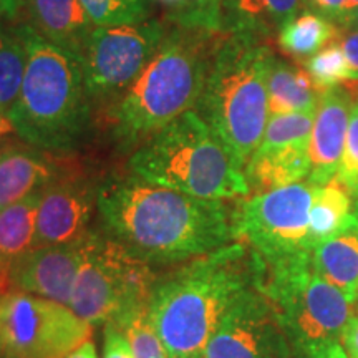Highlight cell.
<instances>
[{"label": "cell", "instance_id": "obj_1", "mask_svg": "<svg viewBox=\"0 0 358 358\" xmlns=\"http://www.w3.org/2000/svg\"><path fill=\"white\" fill-rule=\"evenodd\" d=\"M96 209L106 236L148 264L189 261L236 239V213L222 201L150 185L134 174L106 179Z\"/></svg>", "mask_w": 358, "mask_h": 358}, {"label": "cell", "instance_id": "obj_2", "mask_svg": "<svg viewBox=\"0 0 358 358\" xmlns=\"http://www.w3.org/2000/svg\"><path fill=\"white\" fill-rule=\"evenodd\" d=\"M266 262L232 243L156 279L148 317L168 358H203L222 317L245 290L262 284Z\"/></svg>", "mask_w": 358, "mask_h": 358}, {"label": "cell", "instance_id": "obj_3", "mask_svg": "<svg viewBox=\"0 0 358 358\" xmlns=\"http://www.w3.org/2000/svg\"><path fill=\"white\" fill-rule=\"evenodd\" d=\"M209 37L181 27L164 37L150 64L111 106L116 138L128 145L146 140L196 108L213 58Z\"/></svg>", "mask_w": 358, "mask_h": 358}, {"label": "cell", "instance_id": "obj_4", "mask_svg": "<svg viewBox=\"0 0 358 358\" xmlns=\"http://www.w3.org/2000/svg\"><path fill=\"white\" fill-rule=\"evenodd\" d=\"M27 48L19 100L8 115L13 129L30 145L48 151L70 150L90 122V96L82 62L25 25H13Z\"/></svg>", "mask_w": 358, "mask_h": 358}, {"label": "cell", "instance_id": "obj_5", "mask_svg": "<svg viewBox=\"0 0 358 358\" xmlns=\"http://www.w3.org/2000/svg\"><path fill=\"white\" fill-rule=\"evenodd\" d=\"M134 176L201 199L249 196L244 168L196 110L158 129L129 158Z\"/></svg>", "mask_w": 358, "mask_h": 358}, {"label": "cell", "instance_id": "obj_6", "mask_svg": "<svg viewBox=\"0 0 358 358\" xmlns=\"http://www.w3.org/2000/svg\"><path fill=\"white\" fill-rule=\"evenodd\" d=\"M271 48L231 34L213 52L196 111L245 168L268 122L267 70Z\"/></svg>", "mask_w": 358, "mask_h": 358}, {"label": "cell", "instance_id": "obj_7", "mask_svg": "<svg viewBox=\"0 0 358 358\" xmlns=\"http://www.w3.org/2000/svg\"><path fill=\"white\" fill-rule=\"evenodd\" d=\"M261 289L279 315L294 357L342 342L358 310L357 302L313 268L312 252L267 266Z\"/></svg>", "mask_w": 358, "mask_h": 358}, {"label": "cell", "instance_id": "obj_8", "mask_svg": "<svg viewBox=\"0 0 358 358\" xmlns=\"http://www.w3.org/2000/svg\"><path fill=\"white\" fill-rule=\"evenodd\" d=\"M155 282L150 264L110 236L88 231L69 307L90 325L118 324L129 313L148 308Z\"/></svg>", "mask_w": 358, "mask_h": 358}, {"label": "cell", "instance_id": "obj_9", "mask_svg": "<svg viewBox=\"0 0 358 358\" xmlns=\"http://www.w3.org/2000/svg\"><path fill=\"white\" fill-rule=\"evenodd\" d=\"M315 186L295 182L257 192L236 213V239L250 245L266 266L312 252L310 208Z\"/></svg>", "mask_w": 358, "mask_h": 358}, {"label": "cell", "instance_id": "obj_10", "mask_svg": "<svg viewBox=\"0 0 358 358\" xmlns=\"http://www.w3.org/2000/svg\"><path fill=\"white\" fill-rule=\"evenodd\" d=\"M92 327L69 306L20 292L0 295V340L3 355L65 358L90 340Z\"/></svg>", "mask_w": 358, "mask_h": 358}, {"label": "cell", "instance_id": "obj_11", "mask_svg": "<svg viewBox=\"0 0 358 358\" xmlns=\"http://www.w3.org/2000/svg\"><path fill=\"white\" fill-rule=\"evenodd\" d=\"M164 37L166 30L159 20L96 27L82 62L90 100L122 95L150 64Z\"/></svg>", "mask_w": 358, "mask_h": 358}, {"label": "cell", "instance_id": "obj_12", "mask_svg": "<svg viewBox=\"0 0 358 358\" xmlns=\"http://www.w3.org/2000/svg\"><path fill=\"white\" fill-rule=\"evenodd\" d=\"M274 306L261 284L245 290L222 317L203 358H292Z\"/></svg>", "mask_w": 358, "mask_h": 358}, {"label": "cell", "instance_id": "obj_13", "mask_svg": "<svg viewBox=\"0 0 358 358\" xmlns=\"http://www.w3.org/2000/svg\"><path fill=\"white\" fill-rule=\"evenodd\" d=\"M98 204V187L88 179L71 178L50 182L40 198L35 248L69 244L88 232Z\"/></svg>", "mask_w": 358, "mask_h": 358}, {"label": "cell", "instance_id": "obj_14", "mask_svg": "<svg viewBox=\"0 0 358 358\" xmlns=\"http://www.w3.org/2000/svg\"><path fill=\"white\" fill-rule=\"evenodd\" d=\"M85 236L69 244L29 250L13 264L8 285L20 292L70 306L75 280L83 264Z\"/></svg>", "mask_w": 358, "mask_h": 358}, {"label": "cell", "instance_id": "obj_15", "mask_svg": "<svg viewBox=\"0 0 358 358\" xmlns=\"http://www.w3.org/2000/svg\"><path fill=\"white\" fill-rule=\"evenodd\" d=\"M6 17L80 62L96 29L80 0H7Z\"/></svg>", "mask_w": 358, "mask_h": 358}, {"label": "cell", "instance_id": "obj_16", "mask_svg": "<svg viewBox=\"0 0 358 358\" xmlns=\"http://www.w3.org/2000/svg\"><path fill=\"white\" fill-rule=\"evenodd\" d=\"M353 101L355 100L348 88L335 87L320 92L308 146L310 173L307 182L313 186L327 185L338 171Z\"/></svg>", "mask_w": 358, "mask_h": 358}, {"label": "cell", "instance_id": "obj_17", "mask_svg": "<svg viewBox=\"0 0 358 358\" xmlns=\"http://www.w3.org/2000/svg\"><path fill=\"white\" fill-rule=\"evenodd\" d=\"M310 141L261 143L245 164L250 189L266 192L301 182L310 173Z\"/></svg>", "mask_w": 358, "mask_h": 358}, {"label": "cell", "instance_id": "obj_18", "mask_svg": "<svg viewBox=\"0 0 358 358\" xmlns=\"http://www.w3.org/2000/svg\"><path fill=\"white\" fill-rule=\"evenodd\" d=\"M319 275L357 302L358 290V219L350 214L343 227L312 250Z\"/></svg>", "mask_w": 358, "mask_h": 358}, {"label": "cell", "instance_id": "obj_19", "mask_svg": "<svg viewBox=\"0 0 358 358\" xmlns=\"http://www.w3.org/2000/svg\"><path fill=\"white\" fill-rule=\"evenodd\" d=\"M43 189L0 209V295L8 292L13 264L35 249V224Z\"/></svg>", "mask_w": 358, "mask_h": 358}, {"label": "cell", "instance_id": "obj_20", "mask_svg": "<svg viewBox=\"0 0 358 358\" xmlns=\"http://www.w3.org/2000/svg\"><path fill=\"white\" fill-rule=\"evenodd\" d=\"M55 171L43 156L24 148L0 150V209L53 182Z\"/></svg>", "mask_w": 358, "mask_h": 358}, {"label": "cell", "instance_id": "obj_21", "mask_svg": "<svg viewBox=\"0 0 358 358\" xmlns=\"http://www.w3.org/2000/svg\"><path fill=\"white\" fill-rule=\"evenodd\" d=\"M301 6L302 0H224L222 32L252 38L280 32Z\"/></svg>", "mask_w": 358, "mask_h": 358}, {"label": "cell", "instance_id": "obj_22", "mask_svg": "<svg viewBox=\"0 0 358 358\" xmlns=\"http://www.w3.org/2000/svg\"><path fill=\"white\" fill-rule=\"evenodd\" d=\"M267 96L268 115L272 116L315 111L320 92L307 70L272 55L267 70Z\"/></svg>", "mask_w": 358, "mask_h": 358}, {"label": "cell", "instance_id": "obj_23", "mask_svg": "<svg viewBox=\"0 0 358 358\" xmlns=\"http://www.w3.org/2000/svg\"><path fill=\"white\" fill-rule=\"evenodd\" d=\"M342 35L338 25L313 12H303L280 29L279 45L287 55L308 58L322 50L325 45L337 42Z\"/></svg>", "mask_w": 358, "mask_h": 358}, {"label": "cell", "instance_id": "obj_24", "mask_svg": "<svg viewBox=\"0 0 358 358\" xmlns=\"http://www.w3.org/2000/svg\"><path fill=\"white\" fill-rule=\"evenodd\" d=\"M352 196L337 179L324 186H315L310 208V245L312 250L342 229L350 216Z\"/></svg>", "mask_w": 358, "mask_h": 358}, {"label": "cell", "instance_id": "obj_25", "mask_svg": "<svg viewBox=\"0 0 358 358\" xmlns=\"http://www.w3.org/2000/svg\"><path fill=\"white\" fill-rule=\"evenodd\" d=\"M27 69V48L15 27H0V113L8 118L19 100Z\"/></svg>", "mask_w": 358, "mask_h": 358}, {"label": "cell", "instance_id": "obj_26", "mask_svg": "<svg viewBox=\"0 0 358 358\" xmlns=\"http://www.w3.org/2000/svg\"><path fill=\"white\" fill-rule=\"evenodd\" d=\"M95 27L140 24L148 20L150 0H80Z\"/></svg>", "mask_w": 358, "mask_h": 358}, {"label": "cell", "instance_id": "obj_27", "mask_svg": "<svg viewBox=\"0 0 358 358\" xmlns=\"http://www.w3.org/2000/svg\"><path fill=\"white\" fill-rule=\"evenodd\" d=\"M224 0H182L168 13V19L186 30L204 34L222 32Z\"/></svg>", "mask_w": 358, "mask_h": 358}, {"label": "cell", "instance_id": "obj_28", "mask_svg": "<svg viewBox=\"0 0 358 358\" xmlns=\"http://www.w3.org/2000/svg\"><path fill=\"white\" fill-rule=\"evenodd\" d=\"M307 71L319 92L338 87L343 82H352L350 71L338 40L325 45L322 50L307 60Z\"/></svg>", "mask_w": 358, "mask_h": 358}, {"label": "cell", "instance_id": "obj_29", "mask_svg": "<svg viewBox=\"0 0 358 358\" xmlns=\"http://www.w3.org/2000/svg\"><path fill=\"white\" fill-rule=\"evenodd\" d=\"M118 325L127 335L133 358H168L163 343L148 317V308L129 313L122 322H118Z\"/></svg>", "mask_w": 358, "mask_h": 358}, {"label": "cell", "instance_id": "obj_30", "mask_svg": "<svg viewBox=\"0 0 358 358\" xmlns=\"http://www.w3.org/2000/svg\"><path fill=\"white\" fill-rule=\"evenodd\" d=\"M334 179H337L340 185L350 192L352 198L358 196V100L352 105L345 150H343L338 171Z\"/></svg>", "mask_w": 358, "mask_h": 358}, {"label": "cell", "instance_id": "obj_31", "mask_svg": "<svg viewBox=\"0 0 358 358\" xmlns=\"http://www.w3.org/2000/svg\"><path fill=\"white\" fill-rule=\"evenodd\" d=\"M103 358H133L127 335H124L122 327L115 324V322L105 324Z\"/></svg>", "mask_w": 358, "mask_h": 358}, {"label": "cell", "instance_id": "obj_32", "mask_svg": "<svg viewBox=\"0 0 358 358\" xmlns=\"http://www.w3.org/2000/svg\"><path fill=\"white\" fill-rule=\"evenodd\" d=\"M302 3H306L310 12L334 22L338 27L345 19L347 0H302Z\"/></svg>", "mask_w": 358, "mask_h": 358}, {"label": "cell", "instance_id": "obj_33", "mask_svg": "<svg viewBox=\"0 0 358 358\" xmlns=\"http://www.w3.org/2000/svg\"><path fill=\"white\" fill-rule=\"evenodd\" d=\"M338 40L343 55H345L352 82H358V30H353V32L347 34L345 37Z\"/></svg>", "mask_w": 358, "mask_h": 358}, {"label": "cell", "instance_id": "obj_34", "mask_svg": "<svg viewBox=\"0 0 358 358\" xmlns=\"http://www.w3.org/2000/svg\"><path fill=\"white\" fill-rule=\"evenodd\" d=\"M294 358H350V357L347 355L342 342H332V343H327V345H322L319 348H313V350H308L306 353H301V355H295Z\"/></svg>", "mask_w": 358, "mask_h": 358}, {"label": "cell", "instance_id": "obj_35", "mask_svg": "<svg viewBox=\"0 0 358 358\" xmlns=\"http://www.w3.org/2000/svg\"><path fill=\"white\" fill-rule=\"evenodd\" d=\"M342 345L350 358H358V310L342 337Z\"/></svg>", "mask_w": 358, "mask_h": 358}, {"label": "cell", "instance_id": "obj_36", "mask_svg": "<svg viewBox=\"0 0 358 358\" xmlns=\"http://www.w3.org/2000/svg\"><path fill=\"white\" fill-rule=\"evenodd\" d=\"M65 358H98L95 343L92 340H87L78 348H75L73 352H70Z\"/></svg>", "mask_w": 358, "mask_h": 358}, {"label": "cell", "instance_id": "obj_37", "mask_svg": "<svg viewBox=\"0 0 358 358\" xmlns=\"http://www.w3.org/2000/svg\"><path fill=\"white\" fill-rule=\"evenodd\" d=\"M345 30V32H353V30H358V8L357 10H353L352 13H348V15L343 19L342 24H340V30Z\"/></svg>", "mask_w": 358, "mask_h": 358}, {"label": "cell", "instance_id": "obj_38", "mask_svg": "<svg viewBox=\"0 0 358 358\" xmlns=\"http://www.w3.org/2000/svg\"><path fill=\"white\" fill-rule=\"evenodd\" d=\"M12 131H15V129H13V124L10 122V118H7L6 115L0 113V140H2L3 136H7V134L12 133Z\"/></svg>", "mask_w": 358, "mask_h": 358}, {"label": "cell", "instance_id": "obj_39", "mask_svg": "<svg viewBox=\"0 0 358 358\" xmlns=\"http://www.w3.org/2000/svg\"><path fill=\"white\" fill-rule=\"evenodd\" d=\"M358 8V0H347V6H345V17L348 13H352L353 10Z\"/></svg>", "mask_w": 358, "mask_h": 358}, {"label": "cell", "instance_id": "obj_40", "mask_svg": "<svg viewBox=\"0 0 358 358\" xmlns=\"http://www.w3.org/2000/svg\"><path fill=\"white\" fill-rule=\"evenodd\" d=\"M159 2L164 3V6L169 8V12H171V10H174V8L179 6V3L182 2V0H159Z\"/></svg>", "mask_w": 358, "mask_h": 358}, {"label": "cell", "instance_id": "obj_41", "mask_svg": "<svg viewBox=\"0 0 358 358\" xmlns=\"http://www.w3.org/2000/svg\"><path fill=\"white\" fill-rule=\"evenodd\" d=\"M352 211H353V216L358 219V196L352 198Z\"/></svg>", "mask_w": 358, "mask_h": 358}, {"label": "cell", "instance_id": "obj_42", "mask_svg": "<svg viewBox=\"0 0 358 358\" xmlns=\"http://www.w3.org/2000/svg\"><path fill=\"white\" fill-rule=\"evenodd\" d=\"M7 12V0H0V17H6Z\"/></svg>", "mask_w": 358, "mask_h": 358}, {"label": "cell", "instance_id": "obj_43", "mask_svg": "<svg viewBox=\"0 0 358 358\" xmlns=\"http://www.w3.org/2000/svg\"><path fill=\"white\" fill-rule=\"evenodd\" d=\"M0 358H3V348H2V340H0Z\"/></svg>", "mask_w": 358, "mask_h": 358}, {"label": "cell", "instance_id": "obj_44", "mask_svg": "<svg viewBox=\"0 0 358 358\" xmlns=\"http://www.w3.org/2000/svg\"><path fill=\"white\" fill-rule=\"evenodd\" d=\"M3 358H20V357H8V355H3Z\"/></svg>", "mask_w": 358, "mask_h": 358}, {"label": "cell", "instance_id": "obj_45", "mask_svg": "<svg viewBox=\"0 0 358 358\" xmlns=\"http://www.w3.org/2000/svg\"><path fill=\"white\" fill-rule=\"evenodd\" d=\"M357 306H358V290H357Z\"/></svg>", "mask_w": 358, "mask_h": 358}]
</instances>
